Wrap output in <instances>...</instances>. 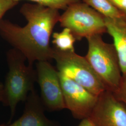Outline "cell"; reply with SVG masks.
I'll use <instances>...</instances> for the list:
<instances>
[{"instance_id":"1","label":"cell","mask_w":126,"mask_h":126,"mask_svg":"<svg viewBox=\"0 0 126 126\" xmlns=\"http://www.w3.org/2000/svg\"><path fill=\"white\" fill-rule=\"evenodd\" d=\"M20 13L27 20L24 27L9 20L0 21V34L26 58L29 64L53 59V48L50 46V39L53 29L59 22V11L36 3H25Z\"/></svg>"},{"instance_id":"8","label":"cell","mask_w":126,"mask_h":126,"mask_svg":"<svg viewBox=\"0 0 126 126\" xmlns=\"http://www.w3.org/2000/svg\"><path fill=\"white\" fill-rule=\"evenodd\" d=\"M88 118L95 126H126V106L106 90L98 96Z\"/></svg>"},{"instance_id":"7","label":"cell","mask_w":126,"mask_h":126,"mask_svg":"<svg viewBox=\"0 0 126 126\" xmlns=\"http://www.w3.org/2000/svg\"><path fill=\"white\" fill-rule=\"evenodd\" d=\"M59 72L65 108L75 119L83 120L89 117L98 96Z\"/></svg>"},{"instance_id":"12","label":"cell","mask_w":126,"mask_h":126,"mask_svg":"<svg viewBox=\"0 0 126 126\" xmlns=\"http://www.w3.org/2000/svg\"><path fill=\"white\" fill-rule=\"evenodd\" d=\"M82 1L106 18H117L123 14L109 0H82Z\"/></svg>"},{"instance_id":"16","label":"cell","mask_w":126,"mask_h":126,"mask_svg":"<svg viewBox=\"0 0 126 126\" xmlns=\"http://www.w3.org/2000/svg\"><path fill=\"white\" fill-rule=\"evenodd\" d=\"M117 9L126 14V0H109Z\"/></svg>"},{"instance_id":"2","label":"cell","mask_w":126,"mask_h":126,"mask_svg":"<svg viewBox=\"0 0 126 126\" xmlns=\"http://www.w3.org/2000/svg\"><path fill=\"white\" fill-rule=\"evenodd\" d=\"M7 59L9 71L3 85L4 105L10 108L11 120L18 104L25 101L29 94L35 90L37 75L33 65H26V58L18 50L14 49L9 50Z\"/></svg>"},{"instance_id":"15","label":"cell","mask_w":126,"mask_h":126,"mask_svg":"<svg viewBox=\"0 0 126 126\" xmlns=\"http://www.w3.org/2000/svg\"><path fill=\"white\" fill-rule=\"evenodd\" d=\"M113 93L118 99L126 106V79L122 78V82L119 87Z\"/></svg>"},{"instance_id":"6","label":"cell","mask_w":126,"mask_h":126,"mask_svg":"<svg viewBox=\"0 0 126 126\" xmlns=\"http://www.w3.org/2000/svg\"><path fill=\"white\" fill-rule=\"evenodd\" d=\"M36 72L41 99L45 107L50 111L65 109L59 71L49 61H40L37 62Z\"/></svg>"},{"instance_id":"18","label":"cell","mask_w":126,"mask_h":126,"mask_svg":"<svg viewBox=\"0 0 126 126\" xmlns=\"http://www.w3.org/2000/svg\"><path fill=\"white\" fill-rule=\"evenodd\" d=\"M0 102L4 105L5 102L4 93L3 90V85L0 83Z\"/></svg>"},{"instance_id":"14","label":"cell","mask_w":126,"mask_h":126,"mask_svg":"<svg viewBox=\"0 0 126 126\" xmlns=\"http://www.w3.org/2000/svg\"><path fill=\"white\" fill-rule=\"evenodd\" d=\"M18 3L15 0H0V21L6 12L16 6Z\"/></svg>"},{"instance_id":"4","label":"cell","mask_w":126,"mask_h":126,"mask_svg":"<svg viewBox=\"0 0 126 126\" xmlns=\"http://www.w3.org/2000/svg\"><path fill=\"white\" fill-rule=\"evenodd\" d=\"M53 59L59 72L93 94L98 96L107 90L85 57L75 51H62L53 48Z\"/></svg>"},{"instance_id":"5","label":"cell","mask_w":126,"mask_h":126,"mask_svg":"<svg viewBox=\"0 0 126 126\" xmlns=\"http://www.w3.org/2000/svg\"><path fill=\"white\" fill-rule=\"evenodd\" d=\"M59 22L71 31L76 40L107 33L105 17L81 1L70 5L60 15Z\"/></svg>"},{"instance_id":"11","label":"cell","mask_w":126,"mask_h":126,"mask_svg":"<svg viewBox=\"0 0 126 126\" xmlns=\"http://www.w3.org/2000/svg\"><path fill=\"white\" fill-rule=\"evenodd\" d=\"M52 38V42L56 49L62 51H75L76 39L69 29L64 28L60 32H54Z\"/></svg>"},{"instance_id":"10","label":"cell","mask_w":126,"mask_h":126,"mask_svg":"<svg viewBox=\"0 0 126 126\" xmlns=\"http://www.w3.org/2000/svg\"><path fill=\"white\" fill-rule=\"evenodd\" d=\"M107 33L113 38L119 60L122 78L126 79V14L114 18L105 17Z\"/></svg>"},{"instance_id":"13","label":"cell","mask_w":126,"mask_h":126,"mask_svg":"<svg viewBox=\"0 0 126 126\" xmlns=\"http://www.w3.org/2000/svg\"><path fill=\"white\" fill-rule=\"evenodd\" d=\"M17 2L21 0H27L35 2L52 9L57 10H64L73 3L81 1V0H15Z\"/></svg>"},{"instance_id":"17","label":"cell","mask_w":126,"mask_h":126,"mask_svg":"<svg viewBox=\"0 0 126 126\" xmlns=\"http://www.w3.org/2000/svg\"><path fill=\"white\" fill-rule=\"evenodd\" d=\"M78 126H95L88 118L81 120L80 123Z\"/></svg>"},{"instance_id":"19","label":"cell","mask_w":126,"mask_h":126,"mask_svg":"<svg viewBox=\"0 0 126 126\" xmlns=\"http://www.w3.org/2000/svg\"></svg>"},{"instance_id":"3","label":"cell","mask_w":126,"mask_h":126,"mask_svg":"<svg viewBox=\"0 0 126 126\" xmlns=\"http://www.w3.org/2000/svg\"><path fill=\"white\" fill-rule=\"evenodd\" d=\"M86 39L88 50L85 58L107 90L115 92L122 78L115 46L113 44L105 42L101 35H95Z\"/></svg>"},{"instance_id":"9","label":"cell","mask_w":126,"mask_h":126,"mask_svg":"<svg viewBox=\"0 0 126 126\" xmlns=\"http://www.w3.org/2000/svg\"><path fill=\"white\" fill-rule=\"evenodd\" d=\"M45 107L35 90L31 92L25 100L24 112L21 117L12 123L0 126H60L50 120L45 114Z\"/></svg>"}]
</instances>
